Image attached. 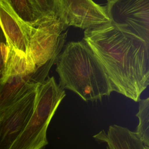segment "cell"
<instances>
[{
	"label": "cell",
	"mask_w": 149,
	"mask_h": 149,
	"mask_svg": "<svg viewBox=\"0 0 149 149\" xmlns=\"http://www.w3.org/2000/svg\"><path fill=\"white\" fill-rule=\"evenodd\" d=\"M84 34L83 40L104 66L112 91L139 102L149 85L145 42L111 23L86 29Z\"/></svg>",
	"instance_id": "cell-1"
},
{
	"label": "cell",
	"mask_w": 149,
	"mask_h": 149,
	"mask_svg": "<svg viewBox=\"0 0 149 149\" xmlns=\"http://www.w3.org/2000/svg\"><path fill=\"white\" fill-rule=\"evenodd\" d=\"M56 63L59 86L84 101L100 100L113 92L102 64L84 40L68 43Z\"/></svg>",
	"instance_id": "cell-2"
},
{
	"label": "cell",
	"mask_w": 149,
	"mask_h": 149,
	"mask_svg": "<svg viewBox=\"0 0 149 149\" xmlns=\"http://www.w3.org/2000/svg\"><path fill=\"white\" fill-rule=\"evenodd\" d=\"M63 88L54 77H48L37 88L34 112L26 128L9 149H44L48 144L47 132L59 104L65 97Z\"/></svg>",
	"instance_id": "cell-3"
},
{
	"label": "cell",
	"mask_w": 149,
	"mask_h": 149,
	"mask_svg": "<svg viewBox=\"0 0 149 149\" xmlns=\"http://www.w3.org/2000/svg\"><path fill=\"white\" fill-rule=\"evenodd\" d=\"M67 27L56 15L43 16L31 24L29 48L37 68L58 57L65 41L62 32Z\"/></svg>",
	"instance_id": "cell-4"
},
{
	"label": "cell",
	"mask_w": 149,
	"mask_h": 149,
	"mask_svg": "<svg viewBox=\"0 0 149 149\" xmlns=\"http://www.w3.org/2000/svg\"><path fill=\"white\" fill-rule=\"evenodd\" d=\"M105 7L112 25L145 42L149 68V0H111Z\"/></svg>",
	"instance_id": "cell-5"
},
{
	"label": "cell",
	"mask_w": 149,
	"mask_h": 149,
	"mask_svg": "<svg viewBox=\"0 0 149 149\" xmlns=\"http://www.w3.org/2000/svg\"><path fill=\"white\" fill-rule=\"evenodd\" d=\"M37 88L0 111V149H9L26 128L34 111Z\"/></svg>",
	"instance_id": "cell-6"
},
{
	"label": "cell",
	"mask_w": 149,
	"mask_h": 149,
	"mask_svg": "<svg viewBox=\"0 0 149 149\" xmlns=\"http://www.w3.org/2000/svg\"><path fill=\"white\" fill-rule=\"evenodd\" d=\"M56 15L67 27L86 30L111 23L105 7L93 0H57Z\"/></svg>",
	"instance_id": "cell-7"
},
{
	"label": "cell",
	"mask_w": 149,
	"mask_h": 149,
	"mask_svg": "<svg viewBox=\"0 0 149 149\" xmlns=\"http://www.w3.org/2000/svg\"><path fill=\"white\" fill-rule=\"evenodd\" d=\"M57 58L37 68L36 70L31 73L11 76L0 80V111L7 108L43 83L51 66L56 61Z\"/></svg>",
	"instance_id": "cell-8"
},
{
	"label": "cell",
	"mask_w": 149,
	"mask_h": 149,
	"mask_svg": "<svg viewBox=\"0 0 149 149\" xmlns=\"http://www.w3.org/2000/svg\"><path fill=\"white\" fill-rule=\"evenodd\" d=\"M0 20L6 42L16 49L30 55L29 38L31 24L15 13L7 0H0Z\"/></svg>",
	"instance_id": "cell-9"
},
{
	"label": "cell",
	"mask_w": 149,
	"mask_h": 149,
	"mask_svg": "<svg viewBox=\"0 0 149 149\" xmlns=\"http://www.w3.org/2000/svg\"><path fill=\"white\" fill-rule=\"evenodd\" d=\"M1 80L11 76L30 74L37 69L31 55L16 49L6 42H1Z\"/></svg>",
	"instance_id": "cell-10"
},
{
	"label": "cell",
	"mask_w": 149,
	"mask_h": 149,
	"mask_svg": "<svg viewBox=\"0 0 149 149\" xmlns=\"http://www.w3.org/2000/svg\"><path fill=\"white\" fill-rule=\"evenodd\" d=\"M94 137L106 143L107 149H149L136 132L116 125L109 126L107 133L102 131Z\"/></svg>",
	"instance_id": "cell-11"
},
{
	"label": "cell",
	"mask_w": 149,
	"mask_h": 149,
	"mask_svg": "<svg viewBox=\"0 0 149 149\" xmlns=\"http://www.w3.org/2000/svg\"><path fill=\"white\" fill-rule=\"evenodd\" d=\"M15 13L29 24L36 23L42 16L31 0H7Z\"/></svg>",
	"instance_id": "cell-12"
},
{
	"label": "cell",
	"mask_w": 149,
	"mask_h": 149,
	"mask_svg": "<svg viewBox=\"0 0 149 149\" xmlns=\"http://www.w3.org/2000/svg\"><path fill=\"white\" fill-rule=\"evenodd\" d=\"M139 102V111L136 114L139 124L136 132L143 141L149 145V97Z\"/></svg>",
	"instance_id": "cell-13"
},
{
	"label": "cell",
	"mask_w": 149,
	"mask_h": 149,
	"mask_svg": "<svg viewBox=\"0 0 149 149\" xmlns=\"http://www.w3.org/2000/svg\"><path fill=\"white\" fill-rule=\"evenodd\" d=\"M39 13L43 17L55 15L57 0H31Z\"/></svg>",
	"instance_id": "cell-14"
},
{
	"label": "cell",
	"mask_w": 149,
	"mask_h": 149,
	"mask_svg": "<svg viewBox=\"0 0 149 149\" xmlns=\"http://www.w3.org/2000/svg\"><path fill=\"white\" fill-rule=\"evenodd\" d=\"M107 1H108V2H109V1H110L111 0H107Z\"/></svg>",
	"instance_id": "cell-15"
}]
</instances>
